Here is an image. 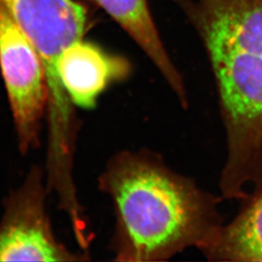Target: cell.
Returning <instances> with one entry per match:
<instances>
[{"mask_svg": "<svg viewBox=\"0 0 262 262\" xmlns=\"http://www.w3.org/2000/svg\"><path fill=\"white\" fill-rule=\"evenodd\" d=\"M119 213L120 259L167 258L185 247H205L216 234L204 196L159 163L135 156L114 162L104 178Z\"/></svg>", "mask_w": 262, "mask_h": 262, "instance_id": "1", "label": "cell"}, {"mask_svg": "<svg viewBox=\"0 0 262 262\" xmlns=\"http://www.w3.org/2000/svg\"><path fill=\"white\" fill-rule=\"evenodd\" d=\"M0 69L23 152L34 146L48 104L47 83L36 49L0 2Z\"/></svg>", "mask_w": 262, "mask_h": 262, "instance_id": "2", "label": "cell"}, {"mask_svg": "<svg viewBox=\"0 0 262 262\" xmlns=\"http://www.w3.org/2000/svg\"><path fill=\"white\" fill-rule=\"evenodd\" d=\"M25 32L41 58L49 101L62 105L68 95L56 72L58 58L67 48L83 40L84 8L73 0H0Z\"/></svg>", "mask_w": 262, "mask_h": 262, "instance_id": "3", "label": "cell"}, {"mask_svg": "<svg viewBox=\"0 0 262 262\" xmlns=\"http://www.w3.org/2000/svg\"><path fill=\"white\" fill-rule=\"evenodd\" d=\"M35 177L10 202L0 225V261H66L71 254L56 242L44 213Z\"/></svg>", "mask_w": 262, "mask_h": 262, "instance_id": "4", "label": "cell"}, {"mask_svg": "<svg viewBox=\"0 0 262 262\" xmlns=\"http://www.w3.org/2000/svg\"><path fill=\"white\" fill-rule=\"evenodd\" d=\"M191 14L207 48L262 56V0H200Z\"/></svg>", "mask_w": 262, "mask_h": 262, "instance_id": "5", "label": "cell"}, {"mask_svg": "<svg viewBox=\"0 0 262 262\" xmlns=\"http://www.w3.org/2000/svg\"><path fill=\"white\" fill-rule=\"evenodd\" d=\"M56 72L71 102L89 109L108 84L127 74L128 64L81 40L58 58Z\"/></svg>", "mask_w": 262, "mask_h": 262, "instance_id": "6", "label": "cell"}, {"mask_svg": "<svg viewBox=\"0 0 262 262\" xmlns=\"http://www.w3.org/2000/svg\"><path fill=\"white\" fill-rule=\"evenodd\" d=\"M133 38L165 77L182 103L187 102L181 75L163 47L150 16L148 0H94Z\"/></svg>", "mask_w": 262, "mask_h": 262, "instance_id": "7", "label": "cell"}, {"mask_svg": "<svg viewBox=\"0 0 262 262\" xmlns=\"http://www.w3.org/2000/svg\"><path fill=\"white\" fill-rule=\"evenodd\" d=\"M234 221L220 227L204 247L213 258L228 261H262V184Z\"/></svg>", "mask_w": 262, "mask_h": 262, "instance_id": "8", "label": "cell"}]
</instances>
